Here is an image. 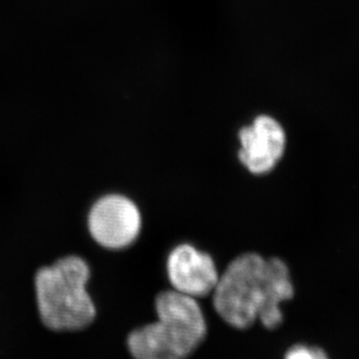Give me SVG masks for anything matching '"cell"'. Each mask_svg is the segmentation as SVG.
Masks as SVG:
<instances>
[{"mask_svg":"<svg viewBox=\"0 0 359 359\" xmlns=\"http://www.w3.org/2000/svg\"><path fill=\"white\" fill-rule=\"evenodd\" d=\"M238 158L251 173H269L283 158L286 135L283 126L269 116H259L252 125L239 131Z\"/></svg>","mask_w":359,"mask_h":359,"instance_id":"cell-6","label":"cell"},{"mask_svg":"<svg viewBox=\"0 0 359 359\" xmlns=\"http://www.w3.org/2000/svg\"><path fill=\"white\" fill-rule=\"evenodd\" d=\"M212 294L215 311L232 328L244 330L260 321L276 329L283 322L280 306L293 297L294 286L283 260L244 253L229 264Z\"/></svg>","mask_w":359,"mask_h":359,"instance_id":"cell-1","label":"cell"},{"mask_svg":"<svg viewBox=\"0 0 359 359\" xmlns=\"http://www.w3.org/2000/svg\"><path fill=\"white\" fill-rule=\"evenodd\" d=\"M88 229L93 241L105 249H125L138 238L142 214L128 197L110 194L100 197L90 209Z\"/></svg>","mask_w":359,"mask_h":359,"instance_id":"cell-4","label":"cell"},{"mask_svg":"<svg viewBox=\"0 0 359 359\" xmlns=\"http://www.w3.org/2000/svg\"><path fill=\"white\" fill-rule=\"evenodd\" d=\"M167 276L174 290L196 300L212 293L219 279L214 259L190 244L172 250L167 259Z\"/></svg>","mask_w":359,"mask_h":359,"instance_id":"cell-5","label":"cell"},{"mask_svg":"<svg viewBox=\"0 0 359 359\" xmlns=\"http://www.w3.org/2000/svg\"><path fill=\"white\" fill-rule=\"evenodd\" d=\"M156 322L128 335L133 358L186 359L207 337V322L196 299L165 290L156 297Z\"/></svg>","mask_w":359,"mask_h":359,"instance_id":"cell-2","label":"cell"},{"mask_svg":"<svg viewBox=\"0 0 359 359\" xmlns=\"http://www.w3.org/2000/svg\"><path fill=\"white\" fill-rule=\"evenodd\" d=\"M285 359H329V357L320 348L300 344L290 348Z\"/></svg>","mask_w":359,"mask_h":359,"instance_id":"cell-7","label":"cell"},{"mask_svg":"<svg viewBox=\"0 0 359 359\" xmlns=\"http://www.w3.org/2000/svg\"><path fill=\"white\" fill-rule=\"evenodd\" d=\"M90 267L79 256L63 257L35 274L39 314L53 332H77L89 327L96 307L87 290Z\"/></svg>","mask_w":359,"mask_h":359,"instance_id":"cell-3","label":"cell"}]
</instances>
